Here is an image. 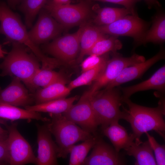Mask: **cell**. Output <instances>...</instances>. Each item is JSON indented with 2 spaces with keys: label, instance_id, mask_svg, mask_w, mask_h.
<instances>
[{
  "label": "cell",
  "instance_id": "1",
  "mask_svg": "<svg viewBox=\"0 0 165 165\" xmlns=\"http://www.w3.org/2000/svg\"><path fill=\"white\" fill-rule=\"evenodd\" d=\"M128 109L123 107V119L129 122L131 126L135 140L140 139L142 134L153 130L165 139V101L161 97L158 106L149 108L140 105L131 101L129 98H122Z\"/></svg>",
  "mask_w": 165,
  "mask_h": 165
},
{
  "label": "cell",
  "instance_id": "2",
  "mask_svg": "<svg viewBox=\"0 0 165 165\" xmlns=\"http://www.w3.org/2000/svg\"><path fill=\"white\" fill-rule=\"evenodd\" d=\"M0 33L5 35L6 42H17L27 46L41 62L42 68L53 69L56 67L57 60L43 54L30 38L26 27L20 16L3 2L0 3Z\"/></svg>",
  "mask_w": 165,
  "mask_h": 165
},
{
  "label": "cell",
  "instance_id": "3",
  "mask_svg": "<svg viewBox=\"0 0 165 165\" xmlns=\"http://www.w3.org/2000/svg\"><path fill=\"white\" fill-rule=\"evenodd\" d=\"M49 114L51 119L46 124L55 139L57 158H66L75 143L95 136L67 119L62 113Z\"/></svg>",
  "mask_w": 165,
  "mask_h": 165
},
{
  "label": "cell",
  "instance_id": "4",
  "mask_svg": "<svg viewBox=\"0 0 165 165\" xmlns=\"http://www.w3.org/2000/svg\"><path fill=\"white\" fill-rule=\"evenodd\" d=\"M11 51L0 64V76L19 78L26 86L40 68L38 59L28 52L25 46L13 42Z\"/></svg>",
  "mask_w": 165,
  "mask_h": 165
},
{
  "label": "cell",
  "instance_id": "5",
  "mask_svg": "<svg viewBox=\"0 0 165 165\" xmlns=\"http://www.w3.org/2000/svg\"><path fill=\"white\" fill-rule=\"evenodd\" d=\"M122 94L115 87L99 90L90 95V102L96 119L101 130L111 123L123 119L121 110Z\"/></svg>",
  "mask_w": 165,
  "mask_h": 165
},
{
  "label": "cell",
  "instance_id": "6",
  "mask_svg": "<svg viewBox=\"0 0 165 165\" xmlns=\"http://www.w3.org/2000/svg\"><path fill=\"white\" fill-rule=\"evenodd\" d=\"M149 25V23L140 18L138 15L128 14L110 24L96 26L105 34L132 38L137 46L143 45Z\"/></svg>",
  "mask_w": 165,
  "mask_h": 165
},
{
  "label": "cell",
  "instance_id": "7",
  "mask_svg": "<svg viewBox=\"0 0 165 165\" xmlns=\"http://www.w3.org/2000/svg\"><path fill=\"white\" fill-rule=\"evenodd\" d=\"M6 127L8 133L7 138L9 164L22 165L28 163L37 165V159L29 143L20 134L17 128V123L8 125L0 121Z\"/></svg>",
  "mask_w": 165,
  "mask_h": 165
},
{
  "label": "cell",
  "instance_id": "8",
  "mask_svg": "<svg viewBox=\"0 0 165 165\" xmlns=\"http://www.w3.org/2000/svg\"><path fill=\"white\" fill-rule=\"evenodd\" d=\"M64 27H70L85 22L90 15V9L84 2L75 5H58L51 1L43 7Z\"/></svg>",
  "mask_w": 165,
  "mask_h": 165
},
{
  "label": "cell",
  "instance_id": "9",
  "mask_svg": "<svg viewBox=\"0 0 165 165\" xmlns=\"http://www.w3.org/2000/svg\"><path fill=\"white\" fill-rule=\"evenodd\" d=\"M112 53V57L108 61L103 72L87 90L90 95L105 87L125 68L145 60L144 56L136 53L130 57H124L117 52Z\"/></svg>",
  "mask_w": 165,
  "mask_h": 165
},
{
  "label": "cell",
  "instance_id": "10",
  "mask_svg": "<svg viewBox=\"0 0 165 165\" xmlns=\"http://www.w3.org/2000/svg\"><path fill=\"white\" fill-rule=\"evenodd\" d=\"M85 23L81 24L75 32L54 39L44 46L45 51L61 62L73 63L80 51V36Z\"/></svg>",
  "mask_w": 165,
  "mask_h": 165
},
{
  "label": "cell",
  "instance_id": "11",
  "mask_svg": "<svg viewBox=\"0 0 165 165\" xmlns=\"http://www.w3.org/2000/svg\"><path fill=\"white\" fill-rule=\"evenodd\" d=\"M90 94L86 91L78 102L62 113L66 118L94 136L98 134L99 126L90 102Z\"/></svg>",
  "mask_w": 165,
  "mask_h": 165
},
{
  "label": "cell",
  "instance_id": "12",
  "mask_svg": "<svg viewBox=\"0 0 165 165\" xmlns=\"http://www.w3.org/2000/svg\"><path fill=\"white\" fill-rule=\"evenodd\" d=\"M38 14L36 23L28 32L31 40L38 46L58 37L64 28L45 9Z\"/></svg>",
  "mask_w": 165,
  "mask_h": 165
},
{
  "label": "cell",
  "instance_id": "13",
  "mask_svg": "<svg viewBox=\"0 0 165 165\" xmlns=\"http://www.w3.org/2000/svg\"><path fill=\"white\" fill-rule=\"evenodd\" d=\"M92 151L84 160L83 165H124L126 161L119 152L105 142L99 136Z\"/></svg>",
  "mask_w": 165,
  "mask_h": 165
},
{
  "label": "cell",
  "instance_id": "14",
  "mask_svg": "<svg viewBox=\"0 0 165 165\" xmlns=\"http://www.w3.org/2000/svg\"><path fill=\"white\" fill-rule=\"evenodd\" d=\"M36 125L38 145L37 165H57V146L52 139L47 124L41 125L37 123Z\"/></svg>",
  "mask_w": 165,
  "mask_h": 165
},
{
  "label": "cell",
  "instance_id": "15",
  "mask_svg": "<svg viewBox=\"0 0 165 165\" xmlns=\"http://www.w3.org/2000/svg\"><path fill=\"white\" fill-rule=\"evenodd\" d=\"M165 50L161 47L158 53L150 58L124 68L118 76L108 83L105 89H111L126 82L139 79L158 61L164 59Z\"/></svg>",
  "mask_w": 165,
  "mask_h": 165
},
{
  "label": "cell",
  "instance_id": "16",
  "mask_svg": "<svg viewBox=\"0 0 165 165\" xmlns=\"http://www.w3.org/2000/svg\"><path fill=\"white\" fill-rule=\"evenodd\" d=\"M34 102L33 95L18 78L13 77L11 82L6 88L0 90V103L15 106L25 107Z\"/></svg>",
  "mask_w": 165,
  "mask_h": 165
},
{
  "label": "cell",
  "instance_id": "17",
  "mask_svg": "<svg viewBox=\"0 0 165 165\" xmlns=\"http://www.w3.org/2000/svg\"><path fill=\"white\" fill-rule=\"evenodd\" d=\"M119 88L123 98H129L136 93L150 90H157L163 95L165 90V66L160 67L145 81L131 86Z\"/></svg>",
  "mask_w": 165,
  "mask_h": 165
},
{
  "label": "cell",
  "instance_id": "18",
  "mask_svg": "<svg viewBox=\"0 0 165 165\" xmlns=\"http://www.w3.org/2000/svg\"><path fill=\"white\" fill-rule=\"evenodd\" d=\"M65 79L56 81L47 86L38 89L33 95L35 104L65 98L71 90L65 86Z\"/></svg>",
  "mask_w": 165,
  "mask_h": 165
},
{
  "label": "cell",
  "instance_id": "19",
  "mask_svg": "<svg viewBox=\"0 0 165 165\" xmlns=\"http://www.w3.org/2000/svg\"><path fill=\"white\" fill-rule=\"evenodd\" d=\"M127 154L136 159V165H157L153 151L148 141L135 140L124 149Z\"/></svg>",
  "mask_w": 165,
  "mask_h": 165
},
{
  "label": "cell",
  "instance_id": "20",
  "mask_svg": "<svg viewBox=\"0 0 165 165\" xmlns=\"http://www.w3.org/2000/svg\"><path fill=\"white\" fill-rule=\"evenodd\" d=\"M101 130L103 135L109 139L114 148L119 152L135 139L133 134H129L125 128L119 123L118 121L111 123Z\"/></svg>",
  "mask_w": 165,
  "mask_h": 165
},
{
  "label": "cell",
  "instance_id": "21",
  "mask_svg": "<svg viewBox=\"0 0 165 165\" xmlns=\"http://www.w3.org/2000/svg\"><path fill=\"white\" fill-rule=\"evenodd\" d=\"M76 95L68 98H63L51 101L33 105L25 107L29 111L49 113H63L66 112L79 99Z\"/></svg>",
  "mask_w": 165,
  "mask_h": 165
},
{
  "label": "cell",
  "instance_id": "22",
  "mask_svg": "<svg viewBox=\"0 0 165 165\" xmlns=\"http://www.w3.org/2000/svg\"><path fill=\"white\" fill-rule=\"evenodd\" d=\"M0 118L11 121L35 119L47 122L50 119L42 116L39 112L29 111L16 106L0 103Z\"/></svg>",
  "mask_w": 165,
  "mask_h": 165
},
{
  "label": "cell",
  "instance_id": "23",
  "mask_svg": "<svg viewBox=\"0 0 165 165\" xmlns=\"http://www.w3.org/2000/svg\"><path fill=\"white\" fill-rule=\"evenodd\" d=\"M106 35L102 33L96 26L85 23L80 40V53L77 59L81 63L85 55L100 39Z\"/></svg>",
  "mask_w": 165,
  "mask_h": 165
},
{
  "label": "cell",
  "instance_id": "24",
  "mask_svg": "<svg viewBox=\"0 0 165 165\" xmlns=\"http://www.w3.org/2000/svg\"><path fill=\"white\" fill-rule=\"evenodd\" d=\"M165 41V15L161 11L154 16L152 25L145 35L143 45L147 43L162 44Z\"/></svg>",
  "mask_w": 165,
  "mask_h": 165
},
{
  "label": "cell",
  "instance_id": "25",
  "mask_svg": "<svg viewBox=\"0 0 165 165\" xmlns=\"http://www.w3.org/2000/svg\"><path fill=\"white\" fill-rule=\"evenodd\" d=\"M96 14L94 22L97 26H101L110 24L120 18L131 13L125 7L122 8L97 7Z\"/></svg>",
  "mask_w": 165,
  "mask_h": 165
},
{
  "label": "cell",
  "instance_id": "26",
  "mask_svg": "<svg viewBox=\"0 0 165 165\" xmlns=\"http://www.w3.org/2000/svg\"><path fill=\"white\" fill-rule=\"evenodd\" d=\"M65 79L60 73L52 69L42 68L33 77L26 86L32 92L39 87L44 88L58 80Z\"/></svg>",
  "mask_w": 165,
  "mask_h": 165
},
{
  "label": "cell",
  "instance_id": "27",
  "mask_svg": "<svg viewBox=\"0 0 165 165\" xmlns=\"http://www.w3.org/2000/svg\"><path fill=\"white\" fill-rule=\"evenodd\" d=\"M118 37L106 35L98 41L90 50L87 55L101 56L110 52H117L123 46Z\"/></svg>",
  "mask_w": 165,
  "mask_h": 165
},
{
  "label": "cell",
  "instance_id": "28",
  "mask_svg": "<svg viewBox=\"0 0 165 165\" xmlns=\"http://www.w3.org/2000/svg\"><path fill=\"white\" fill-rule=\"evenodd\" d=\"M99 135L95 136L86 140L81 144L74 145L71 148L69 153V165H82L90 150L97 142Z\"/></svg>",
  "mask_w": 165,
  "mask_h": 165
},
{
  "label": "cell",
  "instance_id": "29",
  "mask_svg": "<svg viewBox=\"0 0 165 165\" xmlns=\"http://www.w3.org/2000/svg\"><path fill=\"white\" fill-rule=\"evenodd\" d=\"M47 0H21L20 10L24 15L26 28H31L35 17L46 4Z\"/></svg>",
  "mask_w": 165,
  "mask_h": 165
},
{
  "label": "cell",
  "instance_id": "30",
  "mask_svg": "<svg viewBox=\"0 0 165 165\" xmlns=\"http://www.w3.org/2000/svg\"><path fill=\"white\" fill-rule=\"evenodd\" d=\"M108 61L93 68L82 72L80 75L72 81L68 87L72 90L79 86L91 84L103 72Z\"/></svg>",
  "mask_w": 165,
  "mask_h": 165
},
{
  "label": "cell",
  "instance_id": "31",
  "mask_svg": "<svg viewBox=\"0 0 165 165\" xmlns=\"http://www.w3.org/2000/svg\"><path fill=\"white\" fill-rule=\"evenodd\" d=\"M153 151L154 152L157 165L165 164V146L158 143L155 138L148 132L145 133Z\"/></svg>",
  "mask_w": 165,
  "mask_h": 165
},
{
  "label": "cell",
  "instance_id": "32",
  "mask_svg": "<svg viewBox=\"0 0 165 165\" xmlns=\"http://www.w3.org/2000/svg\"><path fill=\"white\" fill-rule=\"evenodd\" d=\"M109 59L107 53L101 56L89 55L81 62L82 72L93 68Z\"/></svg>",
  "mask_w": 165,
  "mask_h": 165
},
{
  "label": "cell",
  "instance_id": "33",
  "mask_svg": "<svg viewBox=\"0 0 165 165\" xmlns=\"http://www.w3.org/2000/svg\"><path fill=\"white\" fill-rule=\"evenodd\" d=\"M103 2H111L123 6L133 15H137L135 10L136 3L141 0H91Z\"/></svg>",
  "mask_w": 165,
  "mask_h": 165
},
{
  "label": "cell",
  "instance_id": "34",
  "mask_svg": "<svg viewBox=\"0 0 165 165\" xmlns=\"http://www.w3.org/2000/svg\"><path fill=\"white\" fill-rule=\"evenodd\" d=\"M7 138L0 141V164H9Z\"/></svg>",
  "mask_w": 165,
  "mask_h": 165
},
{
  "label": "cell",
  "instance_id": "35",
  "mask_svg": "<svg viewBox=\"0 0 165 165\" xmlns=\"http://www.w3.org/2000/svg\"><path fill=\"white\" fill-rule=\"evenodd\" d=\"M148 6L149 9H151L153 7L159 8L161 6V4L158 0H144Z\"/></svg>",
  "mask_w": 165,
  "mask_h": 165
},
{
  "label": "cell",
  "instance_id": "36",
  "mask_svg": "<svg viewBox=\"0 0 165 165\" xmlns=\"http://www.w3.org/2000/svg\"><path fill=\"white\" fill-rule=\"evenodd\" d=\"M51 1L55 4L61 5L70 4L71 2V0H52Z\"/></svg>",
  "mask_w": 165,
  "mask_h": 165
},
{
  "label": "cell",
  "instance_id": "37",
  "mask_svg": "<svg viewBox=\"0 0 165 165\" xmlns=\"http://www.w3.org/2000/svg\"><path fill=\"white\" fill-rule=\"evenodd\" d=\"M21 0H8L9 6L13 8H15L17 4L20 2Z\"/></svg>",
  "mask_w": 165,
  "mask_h": 165
},
{
  "label": "cell",
  "instance_id": "38",
  "mask_svg": "<svg viewBox=\"0 0 165 165\" xmlns=\"http://www.w3.org/2000/svg\"><path fill=\"white\" fill-rule=\"evenodd\" d=\"M7 53L6 51L3 50L2 46L0 45V58H4L5 55Z\"/></svg>",
  "mask_w": 165,
  "mask_h": 165
},
{
  "label": "cell",
  "instance_id": "39",
  "mask_svg": "<svg viewBox=\"0 0 165 165\" xmlns=\"http://www.w3.org/2000/svg\"><path fill=\"white\" fill-rule=\"evenodd\" d=\"M8 134V133L7 130L3 129L0 126V135L7 136Z\"/></svg>",
  "mask_w": 165,
  "mask_h": 165
},
{
  "label": "cell",
  "instance_id": "40",
  "mask_svg": "<svg viewBox=\"0 0 165 165\" xmlns=\"http://www.w3.org/2000/svg\"><path fill=\"white\" fill-rule=\"evenodd\" d=\"M8 137L7 136H2L0 135V141L5 140Z\"/></svg>",
  "mask_w": 165,
  "mask_h": 165
}]
</instances>
